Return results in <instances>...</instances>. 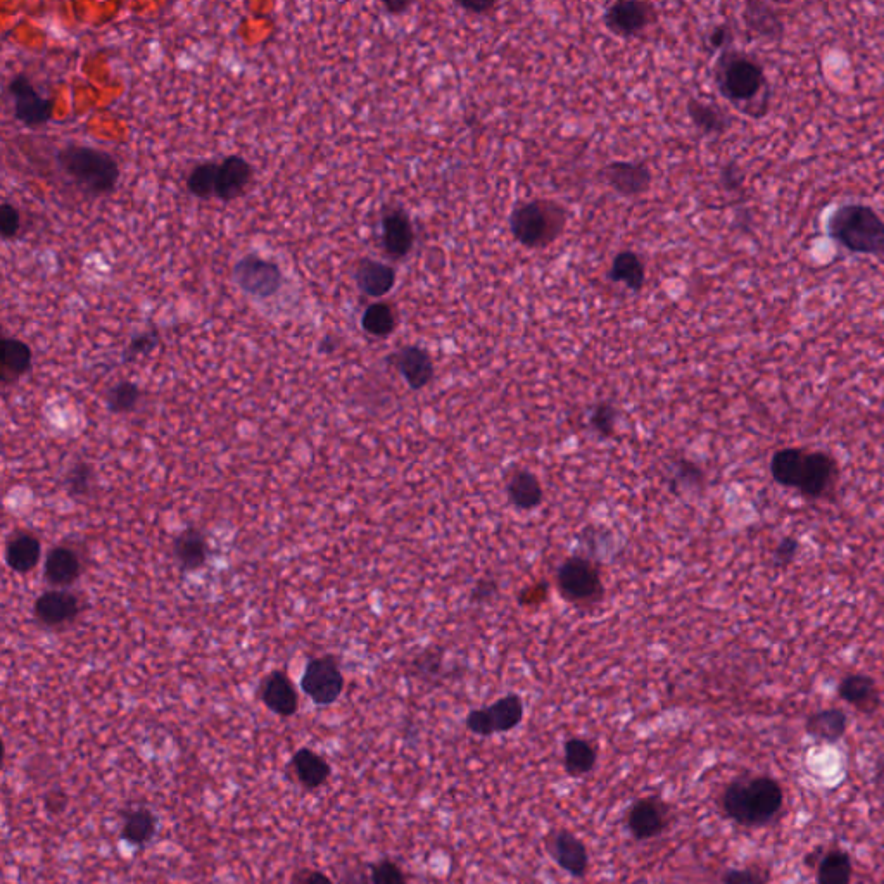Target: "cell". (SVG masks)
<instances>
[{"label":"cell","instance_id":"6da1fadb","mask_svg":"<svg viewBox=\"0 0 884 884\" xmlns=\"http://www.w3.org/2000/svg\"><path fill=\"white\" fill-rule=\"evenodd\" d=\"M715 82L727 101L753 118L769 111L771 87L764 66L746 52L726 49L715 66Z\"/></svg>","mask_w":884,"mask_h":884},{"label":"cell","instance_id":"7a4b0ae2","mask_svg":"<svg viewBox=\"0 0 884 884\" xmlns=\"http://www.w3.org/2000/svg\"><path fill=\"white\" fill-rule=\"evenodd\" d=\"M826 232L848 253L884 258V220L867 204H840L829 215Z\"/></svg>","mask_w":884,"mask_h":884},{"label":"cell","instance_id":"3957f363","mask_svg":"<svg viewBox=\"0 0 884 884\" xmlns=\"http://www.w3.org/2000/svg\"><path fill=\"white\" fill-rule=\"evenodd\" d=\"M771 472L779 484L796 487L810 498H821L833 489L838 465L826 453L790 448L777 451L772 458Z\"/></svg>","mask_w":884,"mask_h":884},{"label":"cell","instance_id":"277c9868","mask_svg":"<svg viewBox=\"0 0 884 884\" xmlns=\"http://www.w3.org/2000/svg\"><path fill=\"white\" fill-rule=\"evenodd\" d=\"M57 165L80 189L94 196L111 194L120 180V166L109 152L87 146H66Z\"/></svg>","mask_w":884,"mask_h":884},{"label":"cell","instance_id":"5b68a950","mask_svg":"<svg viewBox=\"0 0 884 884\" xmlns=\"http://www.w3.org/2000/svg\"><path fill=\"white\" fill-rule=\"evenodd\" d=\"M783 805V791L772 779L760 777L750 783L731 784L724 795V809L739 824H762Z\"/></svg>","mask_w":884,"mask_h":884},{"label":"cell","instance_id":"8992f818","mask_svg":"<svg viewBox=\"0 0 884 884\" xmlns=\"http://www.w3.org/2000/svg\"><path fill=\"white\" fill-rule=\"evenodd\" d=\"M563 225V209L544 201L522 204L510 218L512 234L525 247L548 246L560 235Z\"/></svg>","mask_w":884,"mask_h":884},{"label":"cell","instance_id":"52a82bcc","mask_svg":"<svg viewBox=\"0 0 884 884\" xmlns=\"http://www.w3.org/2000/svg\"><path fill=\"white\" fill-rule=\"evenodd\" d=\"M556 584L563 598L574 605L588 607L605 596L600 570L582 556H570L558 567Z\"/></svg>","mask_w":884,"mask_h":884},{"label":"cell","instance_id":"ba28073f","mask_svg":"<svg viewBox=\"0 0 884 884\" xmlns=\"http://www.w3.org/2000/svg\"><path fill=\"white\" fill-rule=\"evenodd\" d=\"M525 707L522 696L510 693L484 708H475L465 719L470 733L487 738L498 733H508L524 720Z\"/></svg>","mask_w":884,"mask_h":884},{"label":"cell","instance_id":"9c48e42d","mask_svg":"<svg viewBox=\"0 0 884 884\" xmlns=\"http://www.w3.org/2000/svg\"><path fill=\"white\" fill-rule=\"evenodd\" d=\"M234 280L242 291L258 299L275 296L284 285L280 266L258 254H247L235 263Z\"/></svg>","mask_w":884,"mask_h":884},{"label":"cell","instance_id":"30bf717a","mask_svg":"<svg viewBox=\"0 0 884 884\" xmlns=\"http://www.w3.org/2000/svg\"><path fill=\"white\" fill-rule=\"evenodd\" d=\"M301 688L316 705H332L344 689V677L337 660L330 655L311 660L304 670Z\"/></svg>","mask_w":884,"mask_h":884},{"label":"cell","instance_id":"8fae6325","mask_svg":"<svg viewBox=\"0 0 884 884\" xmlns=\"http://www.w3.org/2000/svg\"><path fill=\"white\" fill-rule=\"evenodd\" d=\"M9 92L13 95L14 116L25 127H42L51 120L54 104L51 99L38 94L30 78L25 75L16 76L9 83Z\"/></svg>","mask_w":884,"mask_h":884},{"label":"cell","instance_id":"7c38bea8","mask_svg":"<svg viewBox=\"0 0 884 884\" xmlns=\"http://www.w3.org/2000/svg\"><path fill=\"white\" fill-rule=\"evenodd\" d=\"M627 826L639 841L657 838L665 829V807L658 798H641L632 805L627 815Z\"/></svg>","mask_w":884,"mask_h":884},{"label":"cell","instance_id":"4fadbf2b","mask_svg":"<svg viewBox=\"0 0 884 884\" xmlns=\"http://www.w3.org/2000/svg\"><path fill=\"white\" fill-rule=\"evenodd\" d=\"M550 852L556 864L574 878H584L588 872V848L575 834L560 831L550 841Z\"/></svg>","mask_w":884,"mask_h":884},{"label":"cell","instance_id":"5bb4252c","mask_svg":"<svg viewBox=\"0 0 884 884\" xmlns=\"http://www.w3.org/2000/svg\"><path fill=\"white\" fill-rule=\"evenodd\" d=\"M251 180H253V166L240 156H228L221 161L218 168L215 197L230 203L246 192Z\"/></svg>","mask_w":884,"mask_h":884},{"label":"cell","instance_id":"9a60e30c","mask_svg":"<svg viewBox=\"0 0 884 884\" xmlns=\"http://www.w3.org/2000/svg\"><path fill=\"white\" fill-rule=\"evenodd\" d=\"M603 178L620 196H639L650 189L651 173L646 165L610 163L603 170Z\"/></svg>","mask_w":884,"mask_h":884},{"label":"cell","instance_id":"2e32d148","mask_svg":"<svg viewBox=\"0 0 884 884\" xmlns=\"http://www.w3.org/2000/svg\"><path fill=\"white\" fill-rule=\"evenodd\" d=\"M650 19V6L643 2H617L605 14L608 28L622 37H632L643 32Z\"/></svg>","mask_w":884,"mask_h":884},{"label":"cell","instance_id":"e0dca14e","mask_svg":"<svg viewBox=\"0 0 884 884\" xmlns=\"http://www.w3.org/2000/svg\"><path fill=\"white\" fill-rule=\"evenodd\" d=\"M396 368L403 375L406 384L413 391H420L429 386L434 379V363L430 360L429 353L417 346H408L396 354Z\"/></svg>","mask_w":884,"mask_h":884},{"label":"cell","instance_id":"ac0fdd59","mask_svg":"<svg viewBox=\"0 0 884 884\" xmlns=\"http://www.w3.org/2000/svg\"><path fill=\"white\" fill-rule=\"evenodd\" d=\"M506 496L520 512H531L543 503L544 491L534 472L518 468L506 480Z\"/></svg>","mask_w":884,"mask_h":884},{"label":"cell","instance_id":"d6986e66","mask_svg":"<svg viewBox=\"0 0 884 884\" xmlns=\"http://www.w3.org/2000/svg\"><path fill=\"white\" fill-rule=\"evenodd\" d=\"M415 242L411 221L403 211H391L382 220V244L392 258H403Z\"/></svg>","mask_w":884,"mask_h":884},{"label":"cell","instance_id":"ffe728a7","mask_svg":"<svg viewBox=\"0 0 884 884\" xmlns=\"http://www.w3.org/2000/svg\"><path fill=\"white\" fill-rule=\"evenodd\" d=\"M35 613L47 626H59L75 619L78 600L68 591H49L38 598Z\"/></svg>","mask_w":884,"mask_h":884},{"label":"cell","instance_id":"44dd1931","mask_svg":"<svg viewBox=\"0 0 884 884\" xmlns=\"http://www.w3.org/2000/svg\"><path fill=\"white\" fill-rule=\"evenodd\" d=\"M261 698L266 707L282 717H291L297 710V693L292 682L282 674L275 672L263 682Z\"/></svg>","mask_w":884,"mask_h":884},{"label":"cell","instance_id":"7402d4cb","mask_svg":"<svg viewBox=\"0 0 884 884\" xmlns=\"http://www.w3.org/2000/svg\"><path fill=\"white\" fill-rule=\"evenodd\" d=\"M356 284L360 287V291L365 292L370 297L386 296L396 284V272L394 268L379 261L372 259H363L358 272H356Z\"/></svg>","mask_w":884,"mask_h":884},{"label":"cell","instance_id":"603a6c76","mask_svg":"<svg viewBox=\"0 0 884 884\" xmlns=\"http://www.w3.org/2000/svg\"><path fill=\"white\" fill-rule=\"evenodd\" d=\"M45 579L56 588H66L80 577V560L70 548H56L47 555Z\"/></svg>","mask_w":884,"mask_h":884},{"label":"cell","instance_id":"cb8c5ba5","mask_svg":"<svg viewBox=\"0 0 884 884\" xmlns=\"http://www.w3.org/2000/svg\"><path fill=\"white\" fill-rule=\"evenodd\" d=\"M292 765H294V771H296L301 784L310 790L322 786L329 779L330 765L327 764V760L316 755L315 752H311L308 748H301L292 757Z\"/></svg>","mask_w":884,"mask_h":884},{"label":"cell","instance_id":"d4e9b609","mask_svg":"<svg viewBox=\"0 0 884 884\" xmlns=\"http://www.w3.org/2000/svg\"><path fill=\"white\" fill-rule=\"evenodd\" d=\"M158 817L149 809L128 810L121 828V838L132 845H146L156 836Z\"/></svg>","mask_w":884,"mask_h":884},{"label":"cell","instance_id":"484cf974","mask_svg":"<svg viewBox=\"0 0 884 884\" xmlns=\"http://www.w3.org/2000/svg\"><path fill=\"white\" fill-rule=\"evenodd\" d=\"M7 565L19 574H25L40 560V543L32 534H18L7 544Z\"/></svg>","mask_w":884,"mask_h":884},{"label":"cell","instance_id":"4316f807","mask_svg":"<svg viewBox=\"0 0 884 884\" xmlns=\"http://www.w3.org/2000/svg\"><path fill=\"white\" fill-rule=\"evenodd\" d=\"M32 368V349L19 339L2 341V380L11 382Z\"/></svg>","mask_w":884,"mask_h":884},{"label":"cell","instance_id":"83f0119b","mask_svg":"<svg viewBox=\"0 0 884 884\" xmlns=\"http://www.w3.org/2000/svg\"><path fill=\"white\" fill-rule=\"evenodd\" d=\"M596 760H598V753L586 739L572 738L565 743L563 765H565V771L569 776H586L593 771Z\"/></svg>","mask_w":884,"mask_h":884},{"label":"cell","instance_id":"f1b7e54d","mask_svg":"<svg viewBox=\"0 0 884 884\" xmlns=\"http://www.w3.org/2000/svg\"><path fill=\"white\" fill-rule=\"evenodd\" d=\"M173 550H175L178 563L185 570H196L203 567L206 562V553H208L203 534L197 532L196 529H187L182 532L177 537Z\"/></svg>","mask_w":884,"mask_h":884},{"label":"cell","instance_id":"f546056e","mask_svg":"<svg viewBox=\"0 0 884 884\" xmlns=\"http://www.w3.org/2000/svg\"><path fill=\"white\" fill-rule=\"evenodd\" d=\"M745 21L750 26L752 32L757 33L758 37L779 38L783 35V23L777 16L776 11H772L767 4H757L752 2L746 6Z\"/></svg>","mask_w":884,"mask_h":884},{"label":"cell","instance_id":"4dcf8cb0","mask_svg":"<svg viewBox=\"0 0 884 884\" xmlns=\"http://www.w3.org/2000/svg\"><path fill=\"white\" fill-rule=\"evenodd\" d=\"M610 278L613 282L626 284L632 291H639L645 284V266L636 254L620 253L613 259Z\"/></svg>","mask_w":884,"mask_h":884},{"label":"cell","instance_id":"1f68e13d","mask_svg":"<svg viewBox=\"0 0 884 884\" xmlns=\"http://www.w3.org/2000/svg\"><path fill=\"white\" fill-rule=\"evenodd\" d=\"M840 695L855 707L871 708L878 703L876 682L867 676L847 677L840 684Z\"/></svg>","mask_w":884,"mask_h":884},{"label":"cell","instance_id":"d6a6232c","mask_svg":"<svg viewBox=\"0 0 884 884\" xmlns=\"http://www.w3.org/2000/svg\"><path fill=\"white\" fill-rule=\"evenodd\" d=\"M689 116L695 121L696 127L707 135H719L729 127V120L726 114L722 113L719 108L705 104V102L691 99L688 104Z\"/></svg>","mask_w":884,"mask_h":884},{"label":"cell","instance_id":"836d02e7","mask_svg":"<svg viewBox=\"0 0 884 884\" xmlns=\"http://www.w3.org/2000/svg\"><path fill=\"white\" fill-rule=\"evenodd\" d=\"M361 327L373 337H387L396 329V316L389 304H370L361 318Z\"/></svg>","mask_w":884,"mask_h":884},{"label":"cell","instance_id":"e575fe53","mask_svg":"<svg viewBox=\"0 0 884 884\" xmlns=\"http://www.w3.org/2000/svg\"><path fill=\"white\" fill-rule=\"evenodd\" d=\"M847 717L841 710H824L809 720L810 733L826 741H836L845 734Z\"/></svg>","mask_w":884,"mask_h":884},{"label":"cell","instance_id":"d590c367","mask_svg":"<svg viewBox=\"0 0 884 884\" xmlns=\"http://www.w3.org/2000/svg\"><path fill=\"white\" fill-rule=\"evenodd\" d=\"M218 168L216 163H203L190 171L187 178V189L190 194L199 199H211L216 194V180H218Z\"/></svg>","mask_w":884,"mask_h":884},{"label":"cell","instance_id":"8d00e7d4","mask_svg":"<svg viewBox=\"0 0 884 884\" xmlns=\"http://www.w3.org/2000/svg\"><path fill=\"white\" fill-rule=\"evenodd\" d=\"M852 864L847 853H829L819 867V884H850Z\"/></svg>","mask_w":884,"mask_h":884},{"label":"cell","instance_id":"74e56055","mask_svg":"<svg viewBox=\"0 0 884 884\" xmlns=\"http://www.w3.org/2000/svg\"><path fill=\"white\" fill-rule=\"evenodd\" d=\"M140 391L139 387L133 382H120L109 391L108 405L109 410L114 413H125V411L135 410V406L139 403Z\"/></svg>","mask_w":884,"mask_h":884},{"label":"cell","instance_id":"f35d334b","mask_svg":"<svg viewBox=\"0 0 884 884\" xmlns=\"http://www.w3.org/2000/svg\"><path fill=\"white\" fill-rule=\"evenodd\" d=\"M589 429L601 437H612L617 424V410L610 403H600L589 411Z\"/></svg>","mask_w":884,"mask_h":884},{"label":"cell","instance_id":"ab89813d","mask_svg":"<svg viewBox=\"0 0 884 884\" xmlns=\"http://www.w3.org/2000/svg\"><path fill=\"white\" fill-rule=\"evenodd\" d=\"M372 884H406V878L398 864L382 860L372 867Z\"/></svg>","mask_w":884,"mask_h":884},{"label":"cell","instance_id":"60d3db41","mask_svg":"<svg viewBox=\"0 0 884 884\" xmlns=\"http://www.w3.org/2000/svg\"><path fill=\"white\" fill-rule=\"evenodd\" d=\"M21 228V216L13 204L4 203L0 209V232L4 239H14Z\"/></svg>","mask_w":884,"mask_h":884},{"label":"cell","instance_id":"b9f144b4","mask_svg":"<svg viewBox=\"0 0 884 884\" xmlns=\"http://www.w3.org/2000/svg\"><path fill=\"white\" fill-rule=\"evenodd\" d=\"M158 342V332H147V334L133 337V341L130 342L127 353H125V360L133 361L137 360L139 356H146L151 353L152 349H156Z\"/></svg>","mask_w":884,"mask_h":884},{"label":"cell","instance_id":"7bdbcfd3","mask_svg":"<svg viewBox=\"0 0 884 884\" xmlns=\"http://www.w3.org/2000/svg\"><path fill=\"white\" fill-rule=\"evenodd\" d=\"M90 477H92V472H90V468L87 467L85 463H80L78 467L73 468V470H71L70 477H68V487H70V493H87L90 487Z\"/></svg>","mask_w":884,"mask_h":884},{"label":"cell","instance_id":"ee69618b","mask_svg":"<svg viewBox=\"0 0 884 884\" xmlns=\"http://www.w3.org/2000/svg\"><path fill=\"white\" fill-rule=\"evenodd\" d=\"M701 475L700 468L696 467L695 463H691V461L682 460L677 463L676 475H674V487L677 486V482H682L684 486L686 484H698L700 482Z\"/></svg>","mask_w":884,"mask_h":884},{"label":"cell","instance_id":"f6af8a7d","mask_svg":"<svg viewBox=\"0 0 884 884\" xmlns=\"http://www.w3.org/2000/svg\"><path fill=\"white\" fill-rule=\"evenodd\" d=\"M498 589V582L493 581V579H482V581L475 584L470 601L472 603H484V601L493 600L494 596L498 594Z\"/></svg>","mask_w":884,"mask_h":884},{"label":"cell","instance_id":"bcb514c9","mask_svg":"<svg viewBox=\"0 0 884 884\" xmlns=\"http://www.w3.org/2000/svg\"><path fill=\"white\" fill-rule=\"evenodd\" d=\"M415 667L420 670V674H424V676H436L442 670V657L441 655H436V651H432V653H424V655H420L417 662H415Z\"/></svg>","mask_w":884,"mask_h":884},{"label":"cell","instance_id":"7dc6e473","mask_svg":"<svg viewBox=\"0 0 884 884\" xmlns=\"http://www.w3.org/2000/svg\"><path fill=\"white\" fill-rule=\"evenodd\" d=\"M546 596H548V582H541L537 586L525 589L524 593L520 594L518 601H520V605L532 607L534 603H543L546 600Z\"/></svg>","mask_w":884,"mask_h":884},{"label":"cell","instance_id":"c3c4849f","mask_svg":"<svg viewBox=\"0 0 884 884\" xmlns=\"http://www.w3.org/2000/svg\"><path fill=\"white\" fill-rule=\"evenodd\" d=\"M291 884H334L330 881L329 876H325L323 872L311 871V869H303L297 872L292 878Z\"/></svg>","mask_w":884,"mask_h":884},{"label":"cell","instance_id":"681fc988","mask_svg":"<svg viewBox=\"0 0 884 884\" xmlns=\"http://www.w3.org/2000/svg\"><path fill=\"white\" fill-rule=\"evenodd\" d=\"M796 550H798V543H796L795 539H784L783 543L777 546L776 550V560L777 563H790L793 560V556L796 555Z\"/></svg>","mask_w":884,"mask_h":884},{"label":"cell","instance_id":"f907efd6","mask_svg":"<svg viewBox=\"0 0 884 884\" xmlns=\"http://www.w3.org/2000/svg\"><path fill=\"white\" fill-rule=\"evenodd\" d=\"M724 884H762V881L750 871H729Z\"/></svg>","mask_w":884,"mask_h":884},{"label":"cell","instance_id":"816d5d0a","mask_svg":"<svg viewBox=\"0 0 884 884\" xmlns=\"http://www.w3.org/2000/svg\"><path fill=\"white\" fill-rule=\"evenodd\" d=\"M731 38H733L731 37V30L727 26H717L714 32L710 33L708 42H710L714 49H726L729 42H731Z\"/></svg>","mask_w":884,"mask_h":884},{"label":"cell","instance_id":"f5cc1de1","mask_svg":"<svg viewBox=\"0 0 884 884\" xmlns=\"http://www.w3.org/2000/svg\"><path fill=\"white\" fill-rule=\"evenodd\" d=\"M724 184L729 187V189H736L739 185L743 184V177H741V173H739L738 166H727L726 170H724Z\"/></svg>","mask_w":884,"mask_h":884},{"label":"cell","instance_id":"db71d44e","mask_svg":"<svg viewBox=\"0 0 884 884\" xmlns=\"http://www.w3.org/2000/svg\"><path fill=\"white\" fill-rule=\"evenodd\" d=\"M408 4L406 2H386V9L389 13H401V11H405Z\"/></svg>","mask_w":884,"mask_h":884},{"label":"cell","instance_id":"11a10c76","mask_svg":"<svg viewBox=\"0 0 884 884\" xmlns=\"http://www.w3.org/2000/svg\"><path fill=\"white\" fill-rule=\"evenodd\" d=\"M341 884H368V881L363 874H354V876L342 879Z\"/></svg>","mask_w":884,"mask_h":884},{"label":"cell","instance_id":"9f6ffc18","mask_svg":"<svg viewBox=\"0 0 884 884\" xmlns=\"http://www.w3.org/2000/svg\"><path fill=\"white\" fill-rule=\"evenodd\" d=\"M461 6L465 7V9H470V11H479L480 13V11H487L489 7H493V4H489V2H486V4H468V2H465Z\"/></svg>","mask_w":884,"mask_h":884}]
</instances>
